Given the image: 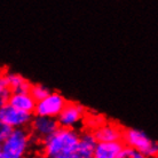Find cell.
<instances>
[{
    "instance_id": "cell-4",
    "label": "cell",
    "mask_w": 158,
    "mask_h": 158,
    "mask_svg": "<svg viewBox=\"0 0 158 158\" xmlns=\"http://www.w3.org/2000/svg\"><path fill=\"white\" fill-rule=\"evenodd\" d=\"M86 114V109L81 104L67 101L64 108L61 110L59 116L56 117V120H57V124H59L60 127L76 128L84 122Z\"/></svg>"
},
{
    "instance_id": "cell-7",
    "label": "cell",
    "mask_w": 158,
    "mask_h": 158,
    "mask_svg": "<svg viewBox=\"0 0 158 158\" xmlns=\"http://www.w3.org/2000/svg\"><path fill=\"white\" fill-rule=\"evenodd\" d=\"M29 126L31 128V135L39 141H44L60 127L56 118L37 115L35 118L31 119Z\"/></svg>"
},
{
    "instance_id": "cell-12",
    "label": "cell",
    "mask_w": 158,
    "mask_h": 158,
    "mask_svg": "<svg viewBox=\"0 0 158 158\" xmlns=\"http://www.w3.org/2000/svg\"><path fill=\"white\" fill-rule=\"evenodd\" d=\"M6 78L12 93H25L30 91L32 84L27 78H24L23 76L9 72V73H6Z\"/></svg>"
},
{
    "instance_id": "cell-20",
    "label": "cell",
    "mask_w": 158,
    "mask_h": 158,
    "mask_svg": "<svg viewBox=\"0 0 158 158\" xmlns=\"http://www.w3.org/2000/svg\"><path fill=\"white\" fill-rule=\"evenodd\" d=\"M0 151H1V146H0Z\"/></svg>"
},
{
    "instance_id": "cell-19",
    "label": "cell",
    "mask_w": 158,
    "mask_h": 158,
    "mask_svg": "<svg viewBox=\"0 0 158 158\" xmlns=\"http://www.w3.org/2000/svg\"><path fill=\"white\" fill-rule=\"evenodd\" d=\"M0 158H7V157H6V156H5V155L2 154L1 151H0Z\"/></svg>"
},
{
    "instance_id": "cell-13",
    "label": "cell",
    "mask_w": 158,
    "mask_h": 158,
    "mask_svg": "<svg viewBox=\"0 0 158 158\" xmlns=\"http://www.w3.org/2000/svg\"><path fill=\"white\" fill-rule=\"evenodd\" d=\"M10 94H12V91L9 88L6 75H0V108L7 104Z\"/></svg>"
},
{
    "instance_id": "cell-1",
    "label": "cell",
    "mask_w": 158,
    "mask_h": 158,
    "mask_svg": "<svg viewBox=\"0 0 158 158\" xmlns=\"http://www.w3.org/2000/svg\"><path fill=\"white\" fill-rule=\"evenodd\" d=\"M79 133L76 128L59 127L46 138L43 142V155L47 158H62L76 152L79 140Z\"/></svg>"
},
{
    "instance_id": "cell-16",
    "label": "cell",
    "mask_w": 158,
    "mask_h": 158,
    "mask_svg": "<svg viewBox=\"0 0 158 158\" xmlns=\"http://www.w3.org/2000/svg\"><path fill=\"white\" fill-rule=\"evenodd\" d=\"M12 128L9 126H7L6 124H4L2 122H0V144L2 143L5 139L7 138V135L10 133Z\"/></svg>"
},
{
    "instance_id": "cell-9",
    "label": "cell",
    "mask_w": 158,
    "mask_h": 158,
    "mask_svg": "<svg viewBox=\"0 0 158 158\" xmlns=\"http://www.w3.org/2000/svg\"><path fill=\"white\" fill-rule=\"evenodd\" d=\"M36 100L31 96L29 92L25 93H12L9 99H8V104L12 107L16 108L21 111L28 112V114H33L35 108H36Z\"/></svg>"
},
{
    "instance_id": "cell-10",
    "label": "cell",
    "mask_w": 158,
    "mask_h": 158,
    "mask_svg": "<svg viewBox=\"0 0 158 158\" xmlns=\"http://www.w3.org/2000/svg\"><path fill=\"white\" fill-rule=\"evenodd\" d=\"M96 139L92 132H84L81 134H79L78 144H77V149H76L75 154L79 158H92L94 154V149L96 146Z\"/></svg>"
},
{
    "instance_id": "cell-15",
    "label": "cell",
    "mask_w": 158,
    "mask_h": 158,
    "mask_svg": "<svg viewBox=\"0 0 158 158\" xmlns=\"http://www.w3.org/2000/svg\"><path fill=\"white\" fill-rule=\"evenodd\" d=\"M117 158H148L144 154H142L141 151L136 150L134 148H132L130 146H123L122 150L119 151Z\"/></svg>"
},
{
    "instance_id": "cell-21",
    "label": "cell",
    "mask_w": 158,
    "mask_h": 158,
    "mask_svg": "<svg viewBox=\"0 0 158 158\" xmlns=\"http://www.w3.org/2000/svg\"><path fill=\"white\" fill-rule=\"evenodd\" d=\"M92 158H95V157H92Z\"/></svg>"
},
{
    "instance_id": "cell-2",
    "label": "cell",
    "mask_w": 158,
    "mask_h": 158,
    "mask_svg": "<svg viewBox=\"0 0 158 158\" xmlns=\"http://www.w3.org/2000/svg\"><path fill=\"white\" fill-rule=\"evenodd\" d=\"M33 136L27 127L12 128L1 146V152L7 158H25L31 148Z\"/></svg>"
},
{
    "instance_id": "cell-3",
    "label": "cell",
    "mask_w": 158,
    "mask_h": 158,
    "mask_svg": "<svg viewBox=\"0 0 158 158\" xmlns=\"http://www.w3.org/2000/svg\"><path fill=\"white\" fill-rule=\"evenodd\" d=\"M122 142L141 151L148 158H156L158 154L157 142L149 138L146 132L136 128H124Z\"/></svg>"
},
{
    "instance_id": "cell-14",
    "label": "cell",
    "mask_w": 158,
    "mask_h": 158,
    "mask_svg": "<svg viewBox=\"0 0 158 158\" xmlns=\"http://www.w3.org/2000/svg\"><path fill=\"white\" fill-rule=\"evenodd\" d=\"M29 93L31 94V96L36 100V101H39V100H43L44 98H46V96L51 93V89L47 88L46 86L41 85V84H36V85L32 84L31 87H30Z\"/></svg>"
},
{
    "instance_id": "cell-18",
    "label": "cell",
    "mask_w": 158,
    "mask_h": 158,
    "mask_svg": "<svg viewBox=\"0 0 158 158\" xmlns=\"http://www.w3.org/2000/svg\"><path fill=\"white\" fill-rule=\"evenodd\" d=\"M32 158H47L45 155H38V156H35V157H32Z\"/></svg>"
},
{
    "instance_id": "cell-5",
    "label": "cell",
    "mask_w": 158,
    "mask_h": 158,
    "mask_svg": "<svg viewBox=\"0 0 158 158\" xmlns=\"http://www.w3.org/2000/svg\"><path fill=\"white\" fill-rule=\"evenodd\" d=\"M65 103H67V100L63 95L57 92H51L46 98L37 101L33 112L37 116H46V117L56 118L61 110L64 108Z\"/></svg>"
},
{
    "instance_id": "cell-8",
    "label": "cell",
    "mask_w": 158,
    "mask_h": 158,
    "mask_svg": "<svg viewBox=\"0 0 158 158\" xmlns=\"http://www.w3.org/2000/svg\"><path fill=\"white\" fill-rule=\"evenodd\" d=\"M123 132L124 128L117 123L104 120L96 128H94L92 133L98 142H110V141H122Z\"/></svg>"
},
{
    "instance_id": "cell-6",
    "label": "cell",
    "mask_w": 158,
    "mask_h": 158,
    "mask_svg": "<svg viewBox=\"0 0 158 158\" xmlns=\"http://www.w3.org/2000/svg\"><path fill=\"white\" fill-rule=\"evenodd\" d=\"M32 114L21 111L10 104H5L0 108V122L6 124L10 128L28 127L31 123Z\"/></svg>"
},
{
    "instance_id": "cell-11",
    "label": "cell",
    "mask_w": 158,
    "mask_h": 158,
    "mask_svg": "<svg viewBox=\"0 0 158 158\" xmlns=\"http://www.w3.org/2000/svg\"><path fill=\"white\" fill-rule=\"evenodd\" d=\"M124 143L122 141L110 142H98L95 146L93 157L95 158H117L119 151L122 150Z\"/></svg>"
},
{
    "instance_id": "cell-17",
    "label": "cell",
    "mask_w": 158,
    "mask_h": 158,
    "mask_svg": "<svg viewBox=\"0 0 158 158\" xmlns=\"http://www.w3.org/2000/svg\"><path fill=\"white\" fill-rule=\"evenodd\" d=\"M62 158H79V157L76 154H72V155H69V156H65V157H62Z\"/></svg>"
}]
</instances>
